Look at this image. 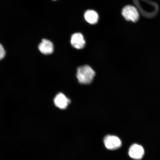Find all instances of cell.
I'll list each match as a JSON object with an SVG mask.
<instances>
[{
	"label": "cell",
	"instance_id": "cell-1",
	"mask_svg": "<svg viewBox=\"0 0 160 160\" xmlns=\"http://www.w3.org/2000/svg\"><path fill=\"white\" fill-rule=\"evenodd\" d=\"M95 75L94 71L88 65L82 66L77 69V78L79 83L82 84L91 83Z\"/></svg>",
	"mask_w": 160,
	"mask_h": 160
},
{
	"label": "cell",
	"instance_id": "cell-2",
	"mask_svg": "<svg viewBox=\"0 0 160 160\" xmlns=\"http://www.w3.org/2000/svg\"><path fill=\"white\" fill-rule=\"evenodd\" d=\"M122 13L123 17L128 21H131L135 22L139 19L138 12L133 6H126L122 10Z\"/></svg>",
	"mask_w": 160,
	"mask_h": 160
},
{
	"label": "cell",
	"instance_id": "cell-3",
	"mask_svg": "<svg viewBox=\"0 0 160 160\" xmlns=\"http://www.w3.org/2000/svg\"><path fill=\"white\" fill-rule=\"evenodd\" d=\"M105 147L109 150H113L121 147L122 142L118 137L115 136L108 135L104 140Z\"/></svg>",
	"mask_w": 160,
	"mask_h": 160
},
{
	"label": "cell",
	"instance_id": "cell-4",
	"mask_svg": "<svg viewBox=\"0 0 160 160\" xmlns=\"http://www.w3.org/2000/svg\"><path fill=\"white\" fill-rule=\"evenodd\" d=\"M144 155V150L141 145L134 144L130 147L129 150V155L132 158L140 160L142 159Z\"/></svg>",
	"mask_w": 160,
	"mask_h": 160
},
{
	"label": "cell",
	"instance_id": "cell-5",
	"mask_svg": "<svg viewBox=\"0 0 160 160\" xmlns=\"http://www.w3.org/2000/svg\"><path fill=\"white\" fill-rule=\"evenodd\" d=\"M71 42L73 48L78 49H83L86 44L84 38L80 33H76L72 35Z\"/></svg>",
	"mask_w": 160,
	"mask_h": 160
},
{
	"label": "cell",
	"instance_id": "cell-6",
	"mask_svg": "<svg viewBox=\"0 0 160 160\" xmlns=\"http://www.w3.org/2000/svg\"><path fill=\"white\" fill-rule=\"evenodd\" d=\"M38 48L42 53L49 55L53 52L54 47L52 43L48 40L43 39L39 44Z\"/></svg>",
	"mask_w": 160,
	"mask_h": 160
},
{
	"label": "cell",
	"instance_id": "cell-7",
	"mask_svg": "<svg viewBox=\"0 0 160 160\" xmlns=\"http://www.w3.org/2000/svg\"><path fill=\"white\" fill-rule=\"evenodd\" d=\"M70 102V100L62 93L58 94L54 99V103L56 107L62 109H66Z\"/></svg>",
	"mask_w": 160,
	"mask_h": 160
},
{
	"label": "cell",
	"instance_id": "cell-8",
	"mask_svg": "<svg viewBox=\"0 0 160 160\" xmlns=\"http://www.w3.org/2000/svg\"><path fill=\"white\" fill-rule=\"evenodd\" d=\"M84 18L86 21L91 24L97 23L99 18L98 13L92 10H88L86 11L85 13Z\"/></svg>",
	"mask_w": 160,
	"mask_h": 160
},
{
	"label": "cell",
	"instance_id": "cell-9",
	"mask_svg": "<svg viewBox=\"0 0 160 160\" xmlns=\"http://www.w3.org/2000/svg\"><path fill=\"white\" fill-rule=\"evenodd\" d=\"M5 51L2 46L0 44V60L3 59L5 57Z\"/></svg>",
	"mask_w": 160,
	"mask_h": 160
}]
</instances>
